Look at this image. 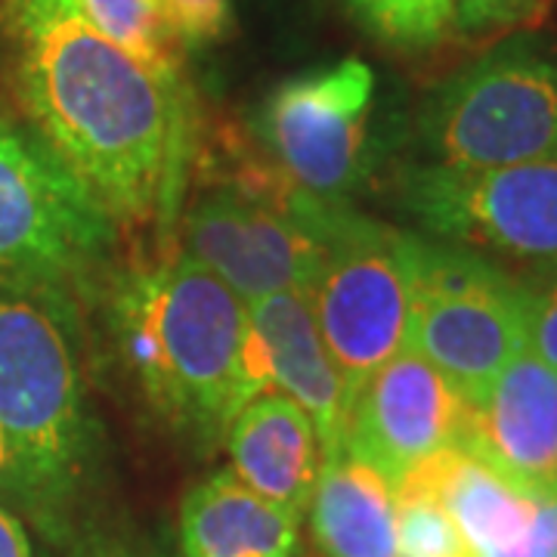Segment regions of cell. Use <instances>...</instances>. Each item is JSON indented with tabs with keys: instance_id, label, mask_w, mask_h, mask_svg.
Returning a JSON list of instances; mask_svg holds the SVG:
<instances>
[{
	"instance_id": "7a4b0ae2",
	"label": "cell",
	"mask_w": 557,
	"mask_h": 557,
	"mask_svg": "<svg viewBox=\"0 0 557 557\" xmlns=\"http://www.w3.org/2000/svg\"><path fill=\"white\" fill-rule=\"evenodd\" d=\"M0 431L35 527L65 542L102 449L81 366L78 304L69 292L0 278Z\"/></svg>"
},
{
	"instance_id": "2e32d148",
	"label": "cell",
	"mask_w": 557,
	"mask_h": 557,
	"mask_svg": "<svg viewBox=\"0 0 557 557\" xmlns=\"http://www.w3.org/2000/svg\"><path fill=\"white\" fill-rule=\"evenodd\" d=\"M307 511L325 557H397L394 483L347 443L322 453Z\"/></svg>"
},
{
	"instance_id": "7402d4cb",
	"label": "cell",
	"mask_w": 557,
	"mask_h": 557,
	"mask_svg": "<svg viewBox=\"0 0 557 557\" xmlns=\"http://www.w3.org/2000/svg\"><path fill=\"white\" fill-rule=\"evenodd\" d=\"M545 7L548 0H453V16L458 35L486 38L536 22Z\"/></svg>"
},
{
	"instance_id": "ac0fdd59",
	"label": "cell",
	"mask_w": 557,
	"mask_h": 557,
	"mask_svg": "<svg viewBox=\"0 0 557 557\" xmlns=\"http://www.w3.org/2000/svg\"><path fill=\"white\" fill-rule=\"evenodd\" d=\"M84 20L119 44L146 69L183 78V44L168 20L164 0H78Z\"/></svg>"
},
{
	"instance_id": "cb8c5ba5",
	"label": "cell",
	"mask_w": 557,
	"mask_h": 557,
	"mask_svg": "<svg viewBox=\"0 0 557 557\" xmlns=\"http://www.w3.org/2000/svg\"><path fill=\"white\" fill-rule=\"evenodd\" d=\"M0 505L10 508L13 515H25L32 518V502H28V490H25V480H22L20 465L10 453V443L0 431Z\"/></svg>"
},
{
	"instance_id": "9a60e30c",
	"label": "cell",
	"mask_w": 557,
	"mask_h": 557,
	"mask_svg": "<svg viewBox=\"0 0 557 557\" xmlns=\"http://www.w3.org/2000/svg\"><path fill=\"white\" fill-rule=\"evenodd\" d=\"M233 474L267 502L300 518L310 508L322 465L313 421L295 399L267 391L226 428Z\"/></svg>"
},
{
	"instance_id": "44dd1931",
	"label": "cell",
	"mask_w": 557,
	"mask_h": 557,
	"mask_svg": "<svg viewBox=\"0 0 557 557\" xmlns=\"http://www.w3.org/2000/svg\"><path fill=\"white\" fill-rule=\"evenodd\" d=\"M527 350L557 372V263L523 267L518 273Z\"/></svg>"
},
{
	"instance_id": "d4e9b609",
	"label": "cell",
	"mask_w": 557,
	"mask_h": 557,
	"mask_svg": "<svg viewBox=\"0 0 557 557\" xmlns=\"http://www.w3.org/2000/svg\"><path fill=\"white\" fill-rule=\"evenodd\" d=\"M0 557H32V545L20 518L0 505Z\"/></svg>"
},
{
	"instance_id": "4fadbf2b",
	"label": "cell",
	"mask_w": 557,
	"mask_h": 557,
	"mask_svg": "<svg viewBox=\"0 0 557 557\" xmlns=\"http://www.w3.org/2000/svg\"><path fill=\"white\" fill-rule=\"evenodd\" d=\"M437 498L471 557H557V486L527 490L449 446L437 453Z\"/></svg>"
},
{
	"instance_id": "603a6c76",
	"label": "cell",
	"mask_w": 557,
	"mask_h": 557,
	"mask_svg": "<svg viewBox=\"0 0 557 557\" xmlns=\"http://www.w3.org/2000/svg\"><path fill=\"white\" fill-rule=\"evenodd\" d=\"M168 20L174 25L177 38L189 50L211 47L230 35L233 7L230 0H164Z\"/></svg>"
},
{
	"instance_id": "7c38bea8",
	"label": "cell",
	"mask_w": 557,
	"mask_h": 557,
	"mask_svg": "<svg viewBox=\"0 0 557 557\" xmlns=\"http://www.w3.org/2000/svg\"><path fill=\"white\" fill-rule=\"evenodd\" d=\"M527 490L557 486V372L523 350L465 403L456 443Z\"/></svg>"
},
{
	"instance_id": "9c48e42d",
	"label": "cell",
	"mask_w": 557,
	"mask_h": 557,
	"mask_svg": "<svg viewBox=\"0 0 557 557\" xmlns=\"http://www.w3.org/2000/svg\"><path fill=\"white\" fill-rule=\"evenodd\" d=\"M394 201L431 239L520 267L557 263V156L496 171L406 164Z\"/></svg>"
},
{
	"instance_id": "3957f363",
	"label": "cell",
	"mask_w": 557,
	"mask_h": 557,
	"mask_svg": "<svg viewBox=\"0 0 557 557\" xmlns=\"http://www.w3.org/2000/svg\"><path fill=\"white\" fill-rule=\"evenodd\" d=\"M112 332L143 397L183 437L211 449L242 412L248 304L186 255L121 276Z\"/></svg>"
},
{
	"instance_id": "6da1fadb",
	"label": "cell",
	"mask_w": 557,
	"mask_h": 557,
	"mask_svg": "<svg viewBox=\"0 0 557 557\" xmlns=\"http://www.w3.org/2000/svg\"><path fill=\"white\" fill-rule=\"evenodd\" d=\"M0 38L28 127L90 196L115 223H168L193 149L186 81L102 38L78 0H0Z\"/></svg>"
},
{
	"instance_id": "484cf974",
	"label": "cell",
	"mask_w": 557,
	"mask_h": 557,
	"mask_svg": "<svg viewBox=\"0 0 557 557\" xmlns=\"http://www.w3.org/2000/svg\"><path fill=\"white\" fill-rule=\"evenodd\" d=\"M100 557H171L161 548L152 545H115V548H106Z\"/></svg>"
},
{
	"instance_id": "277c9868",
	"label": "cell",
	"mask_w": 557,
	"mask_h": 557,
	"mask_svg": "<svg viewBox=\"0 0 557 557\" xmlns=\"http://www.w3.org/2000/svg\"><path fill=\"white\" fill-rule=\"evenodd\" d=\"M418 149L449 171H496L557 156V47L511 35L437 84L418 112Z\"/></svg>"
},
{
	"instance_id": "8fae6325",
	"label": "cell",
	"mask_w": 557,
	"mask_h": 557,
	"mask_svg": "<svg viewBox=\"0 0 557 557\" xmlns=\"http://www.w3.org/2000/svg\"><path fill=\"white\" fill-rule=\"evenodd\" d=\"M461 421L465 397L406 344L357 391L344 443L397 486L418 461L456 446Z\"/></svg>"
},
{
	"instance_id": "52a82bcc",
	"label": "cell",
	"mask_w": 557,
	"mask_h": 557,
	"mask_svg": "<svg viewBox=\"0 0 557 557\" xmlns=\"http://www.w3.org/2000/svg\"><path fill=\"white\" fill-rule=\"evenodd\" d=\"M416 233L329 208L325 255L304 295L350 397L409 344Z\"/></svg>"
},
{
	"instance_id": "ffe728a7",
	"label": "cell",
	"mask_w": 557,
	"mask_h": 557,
	"mask_svg": "<svg viewBox=\"0 0 557 557\" xmlns=\"http://www.w3.org/2000/svg\"><path fill=\"white\" fill-rule=\"evenodd\" d=\"M397 557H471L440 498L397 496Z\"/></svg>"
},
{
	"instance_id": "8992f818",
	"label": "cell",
	"mask_w": 557,
	"mask_h": 557,
	"mask_svg": "<svg viewBox=\"0 0 557 557\" xmlns=\"http://www.w3.org/2000/svg\"><path fill=\"white\" fill-rule=\"evenodd\" d=\"M119 242V223L60 156L0 115V278L72 298L90 288Z\"/></svg>"
},
{
	"instance_id": "5b68a950",
	"label": "cell",
	"mask_w": 557,
	"mask_h": 557,
	"mask_svg": "<svg viewBox=\"0 0 557 557\" xmlns=\"http://www.w3.org/2000/svg\"><path fill=\"white\" fill-rule=\"evenodd\" d=\"M329 208L276 171L205 186L180 220V255L201 263L245 304L307 295L325 255Z\"/></svg>"
},
{
	"instance_id": "ba28073f",
	"label": "cell",
	"mask_w": 557,
	"mask_h": 557,
	"mask_svg": "<svg viewBox=\"0 0 557 557\" xmlns=\"http://www.w3.org/2000/svg\"><path fill=\"white\" fill-rule=\"evenodd\" d=\"M409 347L449 379L465 403L527 350L518 273L498 260L416 233Z\"/></svg>"
},
{
	"instance_id": "30bf717a",
	"label": "cell",
	"mask_w": 557,
	"mask_h": 557,
	"mask_svg": "<svg viewBox=\"0 0 557 557\" xmlns=\"http://www.w3.org/2000/svg\"><path fill=\"white\" fill-rule=\"evenodd\" d=\"M372 100L375 75L357 57L282 81L258 119L278 177L322 205H350L369 174Z\"/></svg>"
},
{
	"instance_id": "5bb4252c",
	"label": "cell",
	"mask_w": 557,
	"mask_h": 557,
	"mask_svg": "<svg viewBox=\"0 0 557 557\" xmlns=\"http://www.w3.org/2000/svg\"><path fill=\"white\" fill-rule=\"evenodd\" d=\"M248 319L270 359L273 391L295 399L307 412L322 453L341 446L354 397L319 335L307 298L298 292H278L248 304Z\"/></svg>"
},
{
	"instance_id": "d6986e66",
	"label": "cell",
	"mask_w": 557,
	"mask_h": 557,
	"mask_svg": "<svg viewBox=\"0 0 557 557\" xmlns=\"http://www.w3.org/2000/svg\"><path fill=\"white\" fill-rule=\"evenodd\" d=\"M359 25L403 53H428L456 32L453 0H347Z\"/></svg>"
},
{
	"instance_id": "e0dca14e",
	"label": "cell",
	"mask_w": 557,
	"mask_h": 557,
	"mask_svg": "<svg viewBox=\"0 0 557 557\" xmlns=\"http://www.w3.org/2000/svg\"><path fill=\"white\" fill-rule=\"evenodd\" d=\"M298 518L251 493L233 471L189 490L180 508L183 557H292Z\"/></svg>"
}]
</instances>
